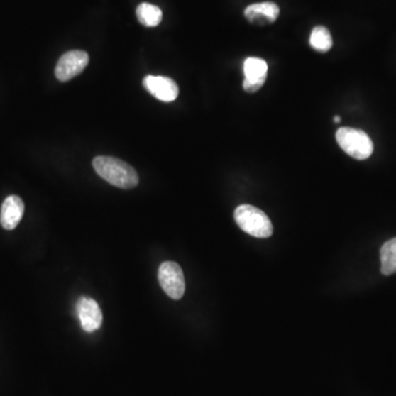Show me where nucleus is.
I'll list each match as a JSON object with an SVG mask.
<instances>
[{
	"label": "nucleus",
	"mask_w": 396,
	"mask_h": 396,
	"mask_svg": "<svg viewBox=\"0 0 396 396\" xmlns=\"http://www.w3.org/2000/svg\"><path fill=\"white\" fill-rule=\"evenodd\" d=\"M93 167L101 179L119 189H133L139 183V176L136 170L117 158H95L93 160Z\"/></svg>",
	"instance_id": "obj_1"
},
{
	"label": "nucleus",
	"mask_w": 396,
	"mask_h": 396,
	"mask_svg": "<svg viewBox=\"0 0 396 396\" xmlns=\"http://www.w3.org/2000/svg\"><path fill=\"white\" fill-rule=\"evenodd\" d=\"M233 216L237 225L252 237L269 238L273 233L271 220L255 206L247 204L238 206Z\"/></svg>",
	"instance_id": "obj_2"
},
{
	"label": "nucleus",
	"mask_w": 396,
	"mask_h": 396,
	"mask_svg": "<svg viewBox=\"0 0 396 396\" xmlns=\"http://www.w3.org/2000/svg\"><path fill=\"white\" fill-rule=\"evenodd\" d=\"M339 147L356 160H367L373 153V142L363 130L341 127L336 132Z\"/></svg>",
	"instance_id": "obj_3"
},
{
	"label": "nucleus",
	"mask_w": 396,
	"mask_h": 396,
	"mask_svg": "<svg viewBox=\"0 0 396 396\" xmlns=\"http://www.w3.org/2000/svg\"><path fill=\"white\" fill-rule=\"evenodd\" d=\"M160 285L164 293L172 299H181L185 293V277L181 267L176 262H163L160 265L159 273Z\"/></svg>",
	"instance_id": "obj_4"
},
{
	"label": "nucleus",
	"mask_w": 396,
	"mask_h": 396,
	"mask_svg": "<svg viewBox=\"0 0 396 396\" xmlns=\"http://www.w3.org/2000/svg\"><path fill=\"white\" fill-rule=\"evenodd\" d=\"M88 62H89V57L86 52L81 50L66 52L57 62L55 76L59 81H70L85 70Z\"/></svg>",
	"instance_id": "obj_5"
},
{
	"label": "nucleus",
	"mask_w": 396,
	"mask_h": 396,
	"mask_svg": "<svg viewBox=\"0 0 396 396\" xmlns=\"http://www.w3.org/2000/svg\"><path fill=\"white\" fill-rule=\"evenodd\" d=\"M76 312L86 333H94L103 324V313L95 299L89 296H82L76 303Z\"/></svg>",
	"instance_id": "obj_6"
},
{
	"label": "nucleus",
	"mask_w": 396,
	"mask_h": 396,
	"mask_svg": "<svg viewBox=\"0 0 396 396\" xmlns=\"http://www.w3.org/2000/svg\"><path fill=\"white\" fill-rule=\"evenodd\" d=\"M243 89L247 93H255L267 81V62L260 57H248L243 63Z\"/></svg>",
	"instance_id": "obj_7"
},
{
	"label": "nucleus",
	"mask_w": 396,
	"mask_h": 396,
	"mask_svg": "<svg viewBox=\"0 0 396 396\" xmlns=\"http://www.w3.org/2000/svg\"><path fill=\"white\" fill-rule=\"evenodd\" d=\"M143 86L152 96L164 103H171L179 96L177 84L165 76H145L143 79Z\"/></svg>",
	"instance_id": "obj_8"
},
{
	"label": "nucleus",
	"mask_w": 396,
	"mask_h": 396,
	"mask_svg": "<svg viewBox=\"0 0 396 396\" xmlns=\"http://www.w3.org/2000/svg\"><path fill=\"white\" fill-rule=\"evenodd\" d=\"M25 214V204L17 195H10L4 201L0 211V224L4 229L13 230Z\"/></svg>",
	"instance_id": "obj_9"
},
{
	"label": "nucleus",
	"mask_w": 396,
	"mask_h": 396,
	"mask_svg": "<svg viewBox=\"0 0 396 396\" xmlns=\"http://www.w3.org/2000/svg\"><path fill=\"white\" fill-rule=\"evenodd\" d=\"M279 16V6L272 1L252 4L245 10L246 19L255 25H270L277 21Z\"/></svg>",
	"instance_id": "obj_10"
},
{
	"label": "nucleus",
	"mask_w": 396,
	"mask_h": 396,
	"mask_svg": "<svg viewBox=\"0 0 396 396\" xmlns=\"http://www.w3.org/2000/svg\"><path fill=\"white\" fill-rule=\"evenodd\" d=\"M137 18L141 25L145 27H157L163 18L162 10L152 4H140L137 8Z\"/></svg>",
	"instance_id": "obj_11"
},
{
	"label": "nucleus",
	"mask_w": 396,
	"mask_h": 396,
	"mask_svg": "<svg viewBox=\"0 0 396 396\" xmlns=\"http://www.w3.org/2000/svg\"><path fill=\"white\" fill-rule=\"evenodd\" d=\"M380 257L382 273L384 275L396 273V238L389 240L382 246Z\"/></svg>",
	"instance_id": "obj_12"
},
{
	"label": "nucleus",
	"mask_w": 396,
	"mask_h": 396,
	"mask_svg": "<svg viewBox=\"0 0 396 396\" xmlns=\"http://www.w3.org/2000/svg\"><path fill=\"white\" fill-rule=\"evenodd\" d=\"M309 44L315 51L326 53L333 48V38L330 35L329 30L323 26H317L312 31L309 37Z\"/></svg>",
	"instance_id": "obj_13"
},
{
	"label": "nucleus",
	"mask_w": 396,
	"mask_h": 396,
	"mask_svg": "<svg viewBox=\"0 0 396 396\" xmlns=\"http://www.w3.org/2000/svg\"><path fill=\"white\" fill-rule=\"evenodd\" d=\"M334 121H335V123H339L340 121H341V118H340V116H335V117H334Z\"/></svg>",
	"instance_id": "obj_14"
}]
</instances>
